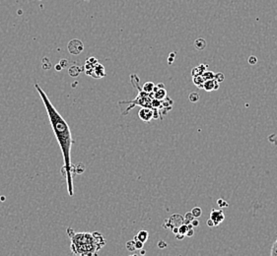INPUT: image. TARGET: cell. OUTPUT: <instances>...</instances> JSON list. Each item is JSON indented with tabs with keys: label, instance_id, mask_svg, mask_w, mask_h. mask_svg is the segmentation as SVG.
<instances>
[{
	"label": "cell",
	"instance_id": "1",
	"mask_svg": "<svg viewBox=\"0 0 277 256\" xmlns=\"http://www.w3.org/2000/svg\"><path fill=\"white\" fill-rule=\"evenodd\" d=\"M35 88L38 90L40 96L43 101V104L46 107L48 118H50V121L51 124L52 130H53L56 140L61 148L63 160H64V167H63L62 172L66 178L68 194L70 196H73V182H72V175H71L72 165H71V160H70V151L73 141H72V136H71L69 125L64 120V118L60 115V114L55 110V107L50 103V99L47 98V94L44 93L43 90L38 84L35 85Z\"/></svg>",
	"mask_w": 277,
	"mask_h": 256
},
{
	"label": "cell",
	"instance_id": "2",
	"mask_svg": "<svg viewBox=\"0 0 277 256\" xmlns=\"http://www.w3.org/2000/svg\"><path fill=\"white\" fill-rule=\"evenodd\" d=\"M71 250L74 254L81 255H96L101 247L106 244L101 233H73L71 235Z\"/></svg>",
	"mask_w": 277,
	"mask_h": 256
},
{
	"label": "cell",
	"instance_id": "3",
	"mask_svg": "<svg viewBox=\"0 0 277 256\" xmlns=\"http://www.w3.org/2000/svg\"><path fill=\"white\" fill-rule=\"evenodd\" d=\"M130 79H131V83L132 85L138 90V96L134 99L133 101H119V104H128L129 107H127V108L122 111V115H126L128 114V111L133 108L135 105H140V107H150L152 108V101L154 99L153 97V94H148L144 92L143 90L140 88L139 86V78H138L135 74H132L130 76Z\"/></svg>",
	"mask_w": 277,
	"mask_h": 256
},
{
	"label": "cell",
	"instance_id": "4",
	"mask_svg": "<svg viewBox=\"0 0 277 256\" xmlns=\"http://www.w3.org/2000/svg\"><path fill=\"white\" fill-rule=\"evenodd\" d=\"M210 219L214 222L215 227H217L225 220V214H224L222 209H212L210 213Z\"/></svg>",
	"mask_w": 277,
	"mask_h": 256
},
{
	"label": "cell",
	"instance_id": "5",
	"mask_svg": "<svg viewBox=\"0 0 277 256\" xmlns=\"http://www.w3.org/2000/svg\"><path fill=\"white\" fill-rule=\"evenodd\" d=\"M153 97H154V99L160 100V101L164 100L165 98L167 97V91H166V88H165V85L163 83L155 85L154 91H153Z\"/></svg>",
	"mask_w": 277,
	"mask_h": 256
},
{
	"label": "cell",
	"instance_id": "6",
	"mask_svg": "<svg viewBox=\"0 0 277 256\" xmlns=\"http://www.w3.org/2000/svg\"><path fill=\"white\" fill-rule=\"evenodd\" d=\"M68 50L71 54H79L83 50V43L79 40H72L68 43Z\"/></svg>",
	"mask_w": 277,
	"mask_h": 256
},
{
	"label": "cell",
	"instance_id": "7",
	"mask_svg": "<svg viewBox=\"0 0 277 256\" xmlns=\"http://www.w3.org/2000/svg\"><path fill=\"white\" fill-rule=\"evenodd\" d=\"M153 115H154V110L150 107H142L138 112L139 118L144 122H150V120L153 119Z\"/></svg>",
	"mask_w": 277,
	"mask_h": 256
},
{
	"label": "cell",
	"instance_id": "8",
	"mask_svg": "<svg viewBox=\"0 0 277 256\" xmlns=\"http://www.w3.org/2000/svg\"><path fill=\"white\" fill-rule=\"evenodd\" d=\"M169 221L171 224V229L173 227H179V226H181L183 223V217L176 214V215H173L170 218Z\"/></svg>",
	"mask_w": 277,
	"mask_h": 256
},
{
	"label": "cell",
	"instance_id": "9",
	"mask_svg": "<svg viewBox=\"0 0 277 256\" xmlns=\"http://www.w3.org/2000/svg\"><path fill=\"white\" fill-rule=\"evenodd\" d=\"M208 67L207 64H200L199 66L197 67H194V68L192 70V77H195V76H200V75L203 74L204 71H206V68Z\"/></svg>",
	"mask_w": 277,
	"mask_h": 256
},
{
	"label": "cell",
	"instance_id": "10",
	"mask_svg": "<svg viewBox=\"0 0 277 256\" xmlns=\"http://www.w3.org/2000/svg\"><path fill=\"white\" fill-rule=\"evenodd\" d=\"M216 81L214 79H211V80H205L203 83V88L206 92H211L214 91V86H215Z\"/></svg>",
	"mask_w": 277,
	"mask_h": 256
},
{
	"label": "cell",
	"instance_id": "11",
	"mask_svg": "<svg viewBox=\"0 0 277 256\" xmlns=\"http://www.w3.org/2000/svg\"><path fill=\"white\" fill-rule=\"evenodd\" d=\"M148 238H149V233L147 231H140L135 236H134V239H138V240H140L141 242L145 243L146 240L148 239Z\"/></svg>",
	"mask_w": 277,
	"mask_h": 256
},
{
	"label": "cell",
	"instance_id": "12",
	"mask_svg": "<svg viewBox=\"0 0 277 256\" xmlns=\"http://www.w3.org/2000/svg\"><path fill=\"white\" fill-rule=\"evenodd\" d=\"M192 81H193V84L196 86L197 88L199 89H202L203 88V83H204V79L203 77L201 76H195V77H192Z\"/></svg>",
	"mask_w": 277,
	"mask_h": 256
},
{
	"label": "cell",
	"instance_id": "13",
	"mask_svg": "<svg viewBox=\"0 0 277 256\" xmlns=\"http://www.w3.org/2000/svg\"><path fill=\"white\" fill-rule=\"evenodd\" d=\"M154 87H155V84L153 82H146L145 84L143 85V90L144 92L148 93V94H153V91H154Z\"/></svg>",
	"mask_w": 277,
	"mask_h": 256
},
{
	"label": "cell",
	"instance_id": "14",
	"mask_svg": "<svg viewBox=\"0 0 277 256\" xmlns=\"http://www.w3.org/2000/svg\"><path fill=\"white\" fill-rule=\"evenodd\" d=\"M194 46H195V48H197L198 50H204L205 46H206V41L203 39H197L194 41Z\"/></svg>",
	"mask_w": 277,
	"mask_h": 256
},
{
	"label": "cell",
	"instance_id": "15",
	"mask_svg": "<svg viewBox=\"0 0 277 256\" xmlns=\"http://www.w3.org/2000/svg\"><path fill=\"white\" fill-rule=\"evenodd\" d=\"M199 98H200L199 94L196 93V92H192V93L189 94L188 100H189V101H192V103H197V101H199Z\"/></svg>",
	"mask_w": 277,
	"mask_h": 256
},
{
	"label": "cell",
	"instance_id": "16",
	"mask_svg": "<svg viewBox=\"0 0 277 256\" xmlns=\"http://www.w3.org/2000/svg\"><path fill=\"white\" fill-rule=\"evenodd\" d=\"M214 75L215 73L212 71H204L201 76L203 77L204 80H211V79H214Z\"/></svg>",
	"mask_w": 277,
	"mask_h": 256
},
{
	"label": "cell",
	"instance_id": "17",
	"mask_svg": "<svg viewBox=\"0 0 277 256\" xmlns=\"http://www.w3.org/2000/svg\"><path fill=\"white\" fill-rule=\"evenodd\" d=\"M194 219V217H193V215L192 214V212H188L185 215V217H183V224H185V225H188V224H189L190 222H192V220Z\"/></svg>",
	"mask_w": 277,
	"mask_h": 256
},
{
	"label": "cell",
	"instance_id": "18",
	"mask_svg": "<svg viewBox=\"0 0 277 256\" xmlns=\"http://www.w3.org/2000/svg\"><path fill=\"white\" fill-rule=\"evenodd\" d=\"M190 212H192V214L193 215L194 218H199L202 215V210H201L200 207H194Z\"/></svg>",
	"mask_w": 277,
	"mask_h": 256
},
{
	"label": "cell",
	"instance_id": "19",
	"mask_svg": "<svg viewBox=\"0 0 277 256\" xmlns=\"http://www.w3.org/2000/svg\"><path fill=\"white\" fill-rule=\"evenodd\" d=\"M214 80L218 83H222L224 80H225V76H224V74L222 72H218L214 75Z\"/></svg>",
	"mask_w": 277,
	"mask_h": 256
},
{
	"label": "cell",
	"instance_id": "20",
	"mask_svg": "<svg viewBox=\"0 0 277 256\" xmlns=\"http://www.w3.org/2000/svg\"><path fill=\"white\" fill-rule=\"evenodd\" d=\"M188 225H185V224L182 223L181 226H179V232L182 233V235H185V233H186V232H188Z\"/></svg>",
	"mask_w": 277,
	"mask_h": 256
},
{
	"label": "cell",
	"instance_id": "21",
	"mask_svg": "<svg viewBox=\"0 0 277 256\" xmlns=\"http://www.w3.org/2000/svg\"><path fill=\"white\" fill-rule=\"evenodd\" d=\"M267 139H268V141L270 142L272 145L277 146V135H276V134H271V135H269Z\"/></svg>",
	"mask_w": 277,
	"mask_h": 256
},
{
	"label": "cell",
	"instance_id": "22",
	"mask_svg": "<svg viewBox=\"0 0 277 256\" xmlns=\"http://www.w3.org/2000/svg\"><path fill=\"white\" fill-rule=\"evenodd\" d=\"M270 255L271 256H277V236H276V239H275L274 243H273V245L271 247Z\"/></svg>",
	"mask_w": 277,
	"mask_h": 256
},
{
	"label": "cell",
	"instance_id": "23",
	"mask_svg": "<svg viewBox=\"0 0 277 256\" xmlns=\"http://www.w3.org/2000/svg\"><path fill=\"white\" fill-rule=\"evenodd\" d=\"M217 205H218L221 209H223V208H226V207H228V203L225 201V200H223V199H218L217 200Z\"/></svg>",
	"mask_w": 277,
	"mask_h": 256
},
{
	"label": "cell",
	"instance_id": "24",
	"mask_svg": "<svg viewBox=\"0 0 277 256\" xmlns=\"http://www.w3.org/2000/svg\"><path fill=\"white\" fill-rule=\"evenodd\" d=\"M126 247L129 251H134L136 250L135 248V243H134V240H131V242H128L126 243Z\"/></svg>",
	"mask_w": 277,
	"mask_h": 256
},
{
	"label": "cell",
	"instance_id": "25",
	"mask_svg": "<svg viewBox=\"0 0 277 256\" xmlns=\"http://www.w3.org/2000/svg\"><path fill=\"white\" fill-rule=\"evenodd\" d=\"M133 240H134V243H135V248L136 249H141V248H143V245H144V243L143 242H141L140 240H138V239H134L133 238Z\"/></svg>",
	"mask_w": 277,
	"mask_h": 256
},
{
	"label": "cell",
	"instance_id": "26",
	"mask_svg": "<svg viewBox=\"0 0 277 256\" xmlns=\"http://www.w3.org/2000/svg\"><path fill=\"white\" fill-rule=\"evenodd\" d=\"M248 61H249V63L250 64V65H254V64H256V62H257L256 56H254V55L250 56L249 59H248Z\"/></svg>",
	"mask_w": 277,
	"mask_h": 256
},
{
	"label": "cell",
	"instance_id": "27",
	"mask_svg": "<svg viewBox=\"0 0 277 256\" xmlns=\"http://www.w3.org/2000/svg\"><path fill=\"white\" fill-rule=\"evenodd\" d=\"M193 235H194V229H193V228H192V229H188V232H186V233H185V236H188V238H192Z\"/></svg>",
	"mask_w": 277,
	"mask_h": 256
},
{
	"label": "cell",
	"instance_id": "28",
	"mask_svg": "<svg viewBox=\"0 0 277 256\" xmlns=\"http://www.w3.org/2000/svg\"><path fill=\"white\" fill-rule=\"evenodd\" d=\"M168 246V244L164 242V240H160V242H158V247L159 248H161V249H163V248H166Z\"/></svg>",
	"mask_w": 277,
	"mask_h": 256
},
{
	"label": "cell",
	"instance_id": "29",
	"mask_svg": "<svg viewBox=\"0 0 277 256\" xmlns=\"http://www.w3.org/2000/svg\"><path fill=\"white\" fill-rule=\"evenodd\" d=\"M190 224L192 225L193 228H195V227H198V226H199V221L197 220V218H194V219L190 222Z\"/></svg>",
	"mask_w": 277,
	"mask_h": 256
},
{
	"label": "cell",
	"instance_id": "30",
	"mask_svg": "<svg viewBox=\"0 0 277 256\" xmlns=\"http://www.w3.org/2000/svg\"><path fill=\"white\" fill-rule=\"evenodd\" d=\"M176 235V238H177L178 240H182L183 238H185V235H182V233H179V232H178L177 235Z\"/></svg>",
	"mask_w": 277,
	"mask_h": 256
},
{
	"label": "cell",
	"instance_id": "31",
	"mask_svg": "<svg viewBox=\"0 0 277 256\" xmlns=\"http://www.w3.org/2000/svg\"><path fill=\"white\" fill-rule=\"evenodd\" d=\"M207 226H208V227H210V228H212V227H215L214 222H213L211 219H209V220L207 221Z\"/></svg>",
	"mask_w": 277,
	"mask_h": 256
},
{
	"label": "cell",
	"instance_id": "32",
	"mask_svg": "<svg viewBox=\"0 0 277 256\" xmlns=\"http://www.w3.org/2000/svg\"><path fill=\"white\" fill-rule=\"evenodd\" d=\"M176 55V52H173V53H171L170 54V57H169V64H172V62H173V60H174V58H173V56H175Z\"/></svg>",
	"mask_w": 277,
	"mask_h": 256
},
{
	"label": "cell",
	"instance_id": "33",
	"mask_svg": "<svg viewBox=\"0 0 277 256\" xmlns=\"http://www.w3.org/2000/svg\"><path fill=\"white\" fill-rule=\"evenodd\" d=\"M171 229H172V232L175 233V235H177V233L179 232V227H173Z\"/></svg>",
	"mask_w": 277,
	"mask_h": 256
},
{
	"label": "cell",
	"instance_id": "34",
	"mask_svg": "<svg viewBox=\"0 0 277 256\" xmlns=\"http://www.w3.org/2000/svg\"><path fill=\"white\" fill-rule=\"evenodd\" d=\"M219 87H220V83L216 82V83H215V86H214V91H216V90H218Z\"/></svg>",
	"mask_w": 277,
	"mask_h": 256
},
{
	"label": "cell",
	"instance_id": "35",
	"mask_svg": "<svg viewBox=\"0 0 277 256\" xmlns=\"http://www.w3.org/2000/svg\"><path fill=\"white\" fill-rule=\"evenodd\" d=\"M140 250H141V251H140V253H141V254H145V253H146V252H145V250H143V249H142V248H141V249H140Z\"/></svg>",
	"mask_w": 277,
	"mask_h": 256
},
{
	"label": "cell",
	"instance_id": "36",
	"mask_svg": "<svg viewBox=\"0 0 277 256\" xmlns=\"http://www.w3.org/2000/svg\"><path fill=\"white\" fill-rule=\"evenodd\" d=\"M86 1H88V0H86Z\"/></svg>",
	"mask_w": 277,
	"mask_h": 256
}]
</instances>
